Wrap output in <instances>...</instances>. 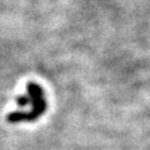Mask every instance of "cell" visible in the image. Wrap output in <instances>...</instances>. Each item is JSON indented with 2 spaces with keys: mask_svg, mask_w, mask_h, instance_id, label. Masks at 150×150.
<instances>
[{
  "mask_svg": "<svg viewBox=\"0 0 150 150\" xmlns=\"http://www.w3.org/2000/svg\"><path fill=\"white\" fill-rule=\"evenodd\" d=\"M16 104L19 106H25L28 104H31V101H30V98L29 96H19L16 98Z\"/></svg>",
  "mask_w": 150,
  "mask_h": 150,
  "instance_id": "7a4b0ae2",
  "label": "cell"
},
{
  "mask_svg": "<svg viewBox=\"0 0 150 150\" xmlns=\"http://www.w3.org/2000/svg\"><path fill=\"white\" fill-rule=\"evenodd\" d=\"M28 89V96L30 98L33 110L31 111H14L11 114L6 116V120L9 123H23V121H28V123H33L38 118H40L41 115L46 110V101L44 98V91L38 84L35 83H29L26 85Z\"/></svg>",
  "mask_w": 150,
  "mask_h": 150,
  "instance_id": "6da1fadb",
  "label": "cell"
}]
</instances>
